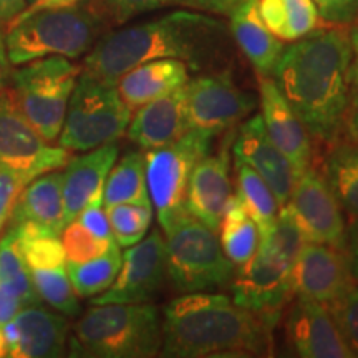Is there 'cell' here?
<instances>
[{
	"label": "cell",
	"mask_w": 358,
	"mask_h": 358,
	"mask_svg": "<svg viewBox=\"0 0 358 358\" xmlns=\"http://www.w3.org/2000/svg\"><path fill=\"white\" fill-rule=\"evenodd\" d=\"M350 27L325 25L284 48L277 87L317 141H338L352 108Z\"/></svg>",
	"instance_id": "6da1fadb"
},
{
	"label": "cell",
	"mask_w": 358,
	"mask_h": 358,
	"mask_svg": "<svg viewBox=\"0 0 358 358\" xmlns=\"http://www.w3.org/2000/svg\"><path fill=\"white\" fill-rule=\"evenodd\" d=\"M229 47L231 30L222 20L178 10L101 35L85 57L82 71L108 85L134 66L161 58L185 62L189 71H208L227 62Z\"/></svg>",
	"instance_id": "7a4b0ae2"
},
{
	"label": "cell",
	"mask_w": 358,
	"mask_h": 358,
	"mask_svg": "<svg viewBox=\"0 0 358 358\" xmlns=\"http://www.w3.org/2000/svg\"><path fill=\"white\" fill-rule=\"evenodd\" d=\"M164 357H254L271 350V325L214 292L182 294L161 312Z\"/></svg>",
	"instance_id": "3957f363"
},
{
	"label": "cell",
	"mask_w": 358,
	"mask_h": 358,
	"mask_svg": "<svg viewBox=\"0 0 358 358\" xmlns=\"http://www.w3.org/2000/svg\"><path fill=\"white\" fill-rule=\"evenodd\" d=\"M108 29L95 0L43 8L6 25L8 60L13 66L53 55L73 60L87 55Z\"/></svg>",
	"instance_id": "277c9868"
},
{
	"label": "cell",
	"mask_w": 358,
	"mask_h": 358,
	"mask_svg": "<svg viewBox=\"0 0 358 358\" xmlns=\"http://www.w3.org/2000/svg\"><path fill=\"white\" fill-rule=\"evenodd\" d=\"M70 355L151 358L163 348L161 312L153 303L93 306L73 325Z\"/></svg>",
	"instance_id": "5b68a950"
},
{
	"label": "cell",
	"mask_w": 358,
	"mask_h": 358,
	"mask_svg": "<svg viewBox=\"0 0 358 358\" xmlns=\"http://www.w3.org/2000/svg\"><path fill=\"white\" fill-rule=\"evenodd\" d=\"M82 66L65 57H43L12 70L10 87L27 122L48 143L58 140Z\"/></svg>",
	"instance_id": "8992f818"
},
{
	"label": "cell",
	"mask_w": 358,
	"mask_h": 358,
	"mask_svg": "<svg viewBox=\"0 0 358 358\" xmlns=\"http://www.w3.org/2000/svg\"><path fill=\"white\" fill-rule=\"evenodd\" d=\"M216 134L191 128L171 145L145 151L146 182L151 204L164 236L187 216L186 194L192 169L211 153Z\"/></svg>",
	"instance_id": "52a82bcc"
},
{
	"label": "cell",
	"mask_w": 358,
	"mask_h": 358,
	"mask_svg": "<svg viewBox=\"0 0 358 358\" xmlns=\"http://www.w3.org/2000/svg\"><path fill=\"white\" fill-rule=\"evenodd\" d=\"M168 279L179 294L227 287L234 264L224 254L216 231L187 214L166 234Z\"/></svg>",
	"instance_id": "ba28073f"
},
{
	"label": "cell",
	"mask_w": 358,
	"mask_h": 358,
	"mask_svg": "<svg viewBox=\"0 0 358 358\" xmlns=\"http://www.w3.org/2000/svg\"><path fill=\"white\" fill-rule=\"evenodd\" d=\"M133 111L116 85L80 73L66 108L58 145L69 151H90L127 134Z\"/></svg>",
	"instance_id": "9c48e42d"
},
{
	"label": "cell",
	"mask_w": 358,
	"mask_h": 358,
	"mask_svg": "<svg viewBox=\"0 0 358 358\" xmlns=\"http://www.w3.org/2000/svg\"><path fill=\"white\" fill-rule=\"evenodd\" d=\"M71 151L53 146L27 122L17 106L10 87L0 92V166L29 178L65 168Z\"/></svg>",
	"instance_id": "30bf717a"
},
{
	"label": "cell",
	"mask_w": 358,
	"mask_h": 358,
	"mask_svg": "<svg viewBox=\"0 0 358 358\" xmlns=\"http://www.w3.org/2000/svg\"><path fill=\"white\" fill-rule=\"evenodd\" d=\"M237 267L231 282L232 301L272 327L295 295L292 266L267 250L257 249L248 262Z\"/></svg>",
	"instance_id": "8fae6325"
},
{
	"label": "cell",
	"mask_w": 358,
	"mask_h": 358,
	"mask_svg": "<svg viewBox=\"0 0 358 358\" xmlns=\"http://www.w3.org/2000/svg\"><path fill=\"white\" fill-rule=\"evenodd\" d=\"M185 100L191 128L211 131L216 136L237 127L257 106L256 96L237 87L227 71L187 80Z\"/></svg>",
	"instance_id": "7c38bea8"
},
{
	"label": "cell",
	"mask_w": 358,
	"mask_h": 358,
	"mask_svg": "<svg viewBox=\"0 0 358 358\" xmlns=\"http://www.w3.org/2000/svg\"><path fill=\"white\" fill-rule=\"evenodd\" d=\"M166 280V241L159 231H153L138 244L127 248L115 282L105 292L93 297L92 303L103 306L151 302Z\"/></svg>",
	"instance_id": "4fadbf2b"
},
{
	"label": "cell",
	"mask_w": 358,
	"mask_h": 358,
	"mask_svg": "<svg viewBox=\"0 0 358 358\" xmlns=\"http://www.w3.org/2000/svg\"><path fill=\"white\" fill-rule=\"evenodd\" d=\"M287 208L308 243L345 249L347 226L343 211L324 174L312 166L307 168L295 182Z\"/></svg>",
	"instance_id": "5bb4252c"
},
{
	"label": "cell",
	"mask_w": 358,
	"mask_h": 358,
	"mask_svg": "<svg viewBox=\"0 0 358 358\" xmlns=\"http://www.w3.org/2000/svg\"><path fill=\"white\" fill-rule=\"evenodd\" d=\"M232 140V155L236 159L252 168L267 182L280 206L287 204L302 173H299L287 156L268 138L262 116H250L241 124Z\"/></svg>",
	"instance_id": "9a60e30c"
},
{
	"label": "cell",
	"mask_w": 358,
	"mask_h": 358,
	"mask_svg": "<svg viewBox=\"0 0 358 358\" xmlns=\"http://www.w3.org/2000/svg\"><path fill=\"white\" fill-rule=\"evenodd\" d=\"M294 294L327 306L355 285L345 252L307 243L292 267Z\"/></svg>",
	"instance_id": "2e32d148"
},
{
	"label": "cell",
	"mask_w": 358,
	"mask_h": 358,
	"mask_svg": "<svg viewBox=\"0 0 358 358\" xmlns=\"http://www.w3.org/2000/svg\"><path fill=\"white\" fill-rule=\"evenodd\" d=\"M234 133L224 138L217 153H208L192 169L186 194V211L209 229L217 231L224 209L232 196L231 189V145Z\"/></svg>",
	"instance_id": "e0dca14e"
},
{
	"label": "cell",
	"mask_w": 358,
	"mask_h": 358,
	"mask_svg": "<svg viewBox=\"0 0 358 358\" xmlns=\"http://www.w3.org/2000/svg\"><path fill=\"white\" fill-rule=\"evenodd\" d=\"M7 357L57 358L64 357L70 325L64 315L40 306L24 307L13 320L2 327Z\"/></svg>",
	"instance_id": "ac0fdd59"
},
{
	"label": "cell",
	"mask_w": 358,
	"mask_h": 358,
	"mask_svg": "<svg viewBox=\"0 0 358 358\" xmlns=\"http://www.w3.org/2000/svg\"><path fill=\"white\" fill-rule=\"evenodd\" d=\"M292 350L303 358H350L353 353L324 303L297 297L285 319Z\"/></svg>",
	"instance_id": "d6986e66"
},
{
	"label": "cell",
	"mask_w": 358,
	"mask_h": 358,
	"mask_svg": "<svg viewBox=\"0 0 358 358\" xmlns=\"http://www.w3.org/2000/svg\"><path fill=\"white\" fill-rule=\"evenodd\" d=\"M259 101L264 128L274 145L303 173L312 166V134L292 110L271 75H259Z\"/></svg>",
	"instance_id": "ffe728a7"
},
{
	"label": "cell",
	"mask_w": 358,
	"mask_h": 358,
	"mask_svg": "<svg viewBox=\"0 0 358 358\" xmlns=\"http://www.w3.org/2000/svg\"><path fill=\"white\" fill-rule=\"evenodd\" d=\"M127 136L141 150H156L174 143L191 129L187 120L185 87L156 98L134 110Z\"/></svg>",
	"instance_id": "44dd1931"
},
{
	"label": "cell",
	"mask_w": 358,
	"mask_h": 358,
	"mask_svg": "<svg viewBox=\"0 0 358 358\" xmlns=\"http://www.w3.org/2000/svg\"><path fill=\"white\" fill-rule=\"evenodd\" d=\"M118 153L120 148L116 141H113L70 158L65 171L62 173L66 224L75 221L90 201L103 194L106 176L118 159Z\"/></svg>",
	"instance_id": "7402d4cb"
},
{
	"label": "cell",
	"mask_w": 358,
	"mask_h": 358,
	"mask_svg": "<svg viewBox=\"0 0 358 358\" xmlns=\"http://www.w3.org/2000/svg\"><path fill=\"white\" fill-rule=\"evenodd\" d=\"M189 80V69L185 62L161 58L134 66L116 82L122 100L131 111L156 98L185 87Z\"/></svg>",
	"instance_id": "603a6c76"
},
{
	"label": "cell",
	"mask_w": 358,
	"mask_h": 358,
	"mask_svg": "<svg viewBox=\"0 0 358 358\" xmlns=\"http://www.w3.org/2000/svg\"><path fill=\"white\" fill-rule=\"evenodd\" d=\"M231 37L236 40L257 75H272L284 52V43L264 24L257 0H249L231 13Z\"/></svg>",
	"instance_id": "cb8c5ba5"
},
{
	"label": "cell",
	"mask_w": 358,
	"mask_h": 358,
	"mask_svg": "<svg viewBox=\"0 0 358 358\" xmlns=\"http://www.w3.org/2000/svg\"><path fill=\"white\" fill-rule=\"evenodd\" d=\"M22 221H34L62 234L66 222L60 171L45 173L27 182L13 206L8 226Z\"/></svg>",
	"instance_id": "d4e9b609"
},
{
	"label": "cell",
	"mask_w": 358,
	"mask_h": 358,
	"mask_svg": "<svg viewBox=\"0 0 358 358\" xmlns=\"http://www.w3.org/2000/svg\"><path fill=\"white\" fill-rule=\"evenodd\" d=\"M259 15L282 42H295L329 25L322 20L313 0H257Z\"/></svg>",
	"instance_id": "484cf974"
},
{
	"label": "cell",
	"mask_w": 358,
	"mask_h": 358,
	"mask_svg": "<svg viewBox=\"0 0 358 358\" xmlns=\"http://www.w3.org/2000/svg\"><path fill=\"white\" fill-rule=\"evenodd\" d=\"M324 178L342 211L358 221V143L335 141L324 163Z\"/></svg>",
	"instance_id": "4316f807"
},
{
	"label": "cell",
	"mask_w": 358,
	"mask_h": 358,
	"mask_svg": "<svg viewBox=\"0 0 358 358\" xmlns=\"http://www.w3.org/2000/svg\"><path fill=\"white\" fill-rule=\"evenodd\" d=\"M217 231L224 254L234 266L248 262L257 252L261 241L259 229L236 194L227 201Z\"/></svg>",
	"instance_id": "83f0119b"
},
{
	"label": "cell",
	"mask_w": 358,
	"mask_h": 358,
	"mask_svg": "<svg viewBox=\"0 0 358 358\" xmlns=\"http://www.w3.org/2000/svg\"><path fill=\"white\" fill-rule=\"evenodd\" d=\"M150 199L146 182V159L141 151H131L116 161L103 187V206L146 203Z\"/></svg>",
	"instance_id": "f1b7e54d"
},
{
	"label": "cell",
	"mask_w": 358,
	"mask_h": 358,
	"mask_svg": "<svg viewBox=\"0 0 358 358\" xmlns=\"http://www.w3.org/2000/svg\"><path fill=\"white\" fill-rule=\"evenodd\" d=\"M236 189L237 198L256 222L259 236L271 229L280 204L271 187L252 168L236 159Z\"/></svg>",
	"instance_id": "f546056e"
},
{
	"label": "cell",
	"mask_w": 358,
	"mask_h": 358,
	"mask_svg": "<svg viewBox=\"0 0 358 358\" xmlns=\"http://www.w3.org/2000/svg\"><path fill=\"white\" fill-rule=\"evenodd\" d=\"M122 261L123 254L120 250V245L113 243L101 256L83 262H66L65 267L78 297L90 299L110 289V285L118 275Z\"/></svg>",
	"instance_id": "4dcf8cb0"
},
{
	"label": "cell",
	"mask_w": 358,
	"mask_h": 358,
	"mask_svg": "<svg viewBox=\"0 0 358 358\" xmlns=\"http://www.w3.org/2000/svg\"><path fill=\"white\" fill-rule=\"evenodd\" d=\"M0 284L19 297L24 307L40 306V297L34 287L32 274L22 256L17 237L8 227L0 237Z\"/></svg>",
	"instance_id": "1f68e13d"
},
{
	"label": "cell",
	"mask_w": 358,
	"mask_h": 358,
	"mask_svg": "<svg viewBox=\"0 0 358 358\" xmlns=\"http://www.w3.org/2000/svg\"><path fill=\"white\" fill-rule=\"evenodd\" d=\"M108 216L115 243L120 248H131L146 236L153 219V204L146 203H123L105 208Z\"/></svg>",
	"instance_id": "d6a6232c"
},
{
	"label": "cell",
	"mask_w": 358,
	"mask_h": 358,
	"mask_svg": "<svg viewBox=\"0 0 358 358\" xmlns=\"http://www.w3.org/2000/svg\"><path fill=\"white\" fill-rule=\"evenodd\" d=\"M307 243L308 241L303 236L301 226L295 221L287 204H284L280 206L279 214H277L271 229L261 234L259 249L274 254L275 257L282 259V261L294 267L299 254H301V250Z\"/></svg>",
	"instance_id": "836d02e7"
},
{
	"label": "cell",
	"mask_w": 358,
	"mask_h": 358,
	"mask_svg": "<svg viewBox=\"0 0 358 358\" xmlns=\"http://www.w3.org/2000/svg\"><path fill=\"white\" fill-rule=\"evenodd\" d=\"M30 274L40 301L47 302L52 308L66 317L78 315V295L73 290L65 266L45 268V271H30Z\"/></svg>",
	"instance_id": "e575fe53"
},
{
	"label": "cell",
	"mask_w": 358,
	"mask_h": 358,
	"mask_svg": "<svg viewBox=\"0 0 358 358\" xmlns=\"http://www.w3.org/2000/svg\"><path fill=\"white\" fill-rule=\"evenodd\" d=\"M17 243L30 271H45L66 264V254L60 236L40 234L34 237H17Z\"/></svg>",
	"instance_id": "d590c367"
},
{
	"label": "cell",
	"mask_w": 358,
	"mask_h": 358,
	"mask_svg": "<svg viewBox=\"0 0 358 358\" xmlns=\"http://www.w3.org/2000/svg\"><path fill=\"white\" fill-rule=\"evenodd\" d=\"M60 239L66 254V262L90 261V259L106 252L110 245L115 243V239H100V237L92 234L78 221L66 224L62 231Z\"/></svg>",
	"instance_id": "8d00e7d4"
},
{
	"label": "cell",
	"mask_w": 358,
	"mask_h": 358,
	"mask_svg": "<svg viewBox=\"0 0 358 358\" xmlns=\"http://www.w3.org/2000/svg\"><path fill=\"white\" fill-rule=\"evenodd\" d=\"M325 307L329 308L338 332L342 334L353 357H358V287L352 285L345 294L327 303Z\"/></svg>",
	"instance_id": "74e56055"
},
{
	"label": "cell",
	"mask_w": 358,
	"mask_h": 358,
	"mask_svg": "<svg viewBox=\"0 0 358 358\" xmlns=\"http://www.w3.org/2000/svg\"><path fill=\"white\" fill-rule=\"evenodd\" d=\"M110 27L123 25L134 17L161 7L173 6V0H95Z\"/></svg>",
	"instance_id": "f35d334b"
},
{
	"label": "cell",
	"mask_w": 358,
	"mask_h": 358,
	"mask_svg": "<svg viewBox=\"0 0 358 358\" xmlns=\"http://www.w3.org/2000/svg\"><path fill=\"white\" fill-rule=\"evenodd\" d=\"M29 181L24 174L0 166V232L10 221L13 206Z\"/></svg>",
	"instance_id": "ab89813d"
},
{
	"label": "cell",
	"mask_w": 358,
	"mask_h": 358,
	"mask_svg": "<svg viewBox=\"0 0 358 358\" xmlns=\"http://www.w3.org/2000/svg\"><path fill=\"white\" fill-rule=\"evenodd\" d=\"M313 3L325 24L350 27L358 22V0H313Z\"/></svg>",
	"instance_id": "60d3db41"
},
{
	"label": "cell",
	"mask_w": 358,
	"mask_h": 358,
	"mask_svg": "<svg viewBox=\"0 0 358 358\" xmlns=\"http://www.w3.org/2000/svg\"><path fill=\"white\" fill-rule=\"evenodd\" d=\"M75 221H78L83 227H87L92 234L100 237V239H113L108 216H106L105 206H103V194L90 201L87 208L78 214Z\"/></svg>",
	"instance_id": "b9f144b4"
},
{
	"label": "cell",
	"mask_w": 358,
	"mask_h": 358,
	"mask_svg": "<svg viewBox=\"0 0 358 358\" xmlns=\"http://www.w3.org/2000/svg\"><path fill=\"white\" fill-rule=\"evenodd\" d=\"M249 0H173V3L189 7L192 10L214 13V15H231Z\"/></svg>",
	"instance_id": "7bdbcfd3"
},
{
	"label": "cell",
	"mask_w": 358,
	"mask_h": 358,
	"mask_svg": "<svg viewBox=\"0 0 358 358\" xmlns=\"http://www.w3.org/2000/svg\"><path fill=\"white\" fill-rule=\"evenodd\" d=\"M24 308V303L19 301L15 294H12L7 287L0 284V329Z\"/></svg>",
	"instance_id": "ee69618b"
},
{
	"label": "cell",
	"mask_w": 358,
	"mask_h": 358,
	"mask_svg": "<svg viewBox=\"0 0 358 358\" xmlns=\"http://www.w3.org/2000/svg\"><path fill=\"white\" fill-rule=\"evenodd\" d=\"M343 252H345L353 280H355V284H358V221H352L350 226H348Z\"/></svg>",
	"instance_id": "f6af8a7d"
},
{
	"label": "cell",
	"mask_w": 358,
	"mask_h": 358,
	"mask_svg": "<svg viewBox=\"0 0 358 358\" xmlns=\"http://www.w3.org/2000/svg\"><path fill=\"white\" fill-rule=\"evenodd\" d=\"M350 40H352V64H350V92H352V106L358 105V22L350 25Z\"/></svg>",
	"instance_id": "bcb514c9"
},
{
	"label": "cell",
	"mask_w": 358,
	"mask_h": 358,
	"mask_svg": "<svg viewBox=\"0 0 358 358\" xmlns=\"http://www.w3.org/2000/svg\"><path fill=\"white\" fill-rule=\"evenodd\" d=\"M78 2H83V0H37V2L32 3V6L25 7L24 12L19 13V15L15 17L12 22H17V20H22L25 19V17H29L30 13H35L38 10H43V8H57V7H66V6H73V3H78ZM10 24V22H8ZM7 24V25H8Z\"/></svg>",
	"instance_id": "7dc6e473"
},
{
	"label": "cell",
	"mask_w": 358,
	"mask_h": 358,
	"mask_svg": "<svg viewBox=\"0 0 358 358\" xmlns=\"http://www.w3.org/2000/svg\"><path fill=\"white\" fill-rule=\"evenodd\" d=\"M12 75V64L8 60L7 45H6V34L0 30V92L8 87Z\"/></svg>",
	"instance_id": "c3c4849f"
},
{
	"label": "cell",
	"mask_w": 358,
	"mask_h": 358,
	"mask_svg": "<svg viewBox=\"0 0 358 358\" xmlns=\"http://www.w3.org/2000/svg\"><path fill=\"white\" fill-rule=\"evenodd\" d=\"M27 7L25 0H0V25H7Z\"/></svg>",
	"instance_id": "681fc988"
},
{
	"label": "cell",
	"mask_w": 358,
	"mask_h": 358,
	"mask_svg": "<svg viewBox=\"0 0 358 358\" xmlns=\"http://www.w3.org/2000/svg\"><path fill=\"white\" fill-rule=\"evenodd\" d=\"M345 131L348 136H350L352 141L358 143V105L350 108V113H348L345 124Z\"/></svg>",
	"instance_id": "f907efd6"
},
{
	"label": "cell",
	"mask_w": 358,
	"mask_h": 358,
	"mask_svg": "<svg viewBox=\"0 0 358 358\" xmlns=\"http://www.w3.org/2000/svg\"><path fill=\"white\" fill-rule=\"evenodd\" d=\"M7 357V345H6V337H3L2 329H0V358Z\"/></svg>",
	"instance_id": "816d5d0a"
},
{
	"label": "cell",
	"mask_w": 358,
	"mask_h": 358,
	"mask_svg": "<svg viewBox=\"0 0 358 358\" xmlns=\"http://www.w3.org/2000/svg\"><path fill=\"white\" fill-rule=\"evenodd\" d=\"M25 2H27V7H29V6H32V3L37 2V0H25Z\"/></svg>",
	"instance_id": "f5cc1de1"
}]
</instances>
